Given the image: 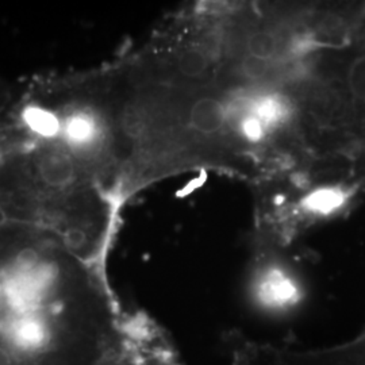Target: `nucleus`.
<instances>
[{"instance_id":"obj_4","label":"nucleus","mask_w":365,"mask_h":365,"mask_svg":"<svg viewBox=\"0 0 365 365\" xmlns=\"http://www.w3.org/2000/svg\"><path fill=\"white\" fill-rule=\"evenodd\" d=\"M351 197L344 187H324L313 191L303 202V207L315 217H327L344 207Z\"/></svg>"},{"instance_id":"obj_3","label":"nucleus","mask_w":365,"mask_h":365,"mask_svg":"<svg viewBox=\"0 0 365 365\" xmlns=\"http://www.w3.org/2000/svg\"><path fill=\"white\" fill-rule=\"evenodd\" d=\"M185 125L200 135H214L227 129L229 115L226 102L214 98H200L190 106Z\"/></svg>"},{"instance_id":"obj_7","label":"nucleus","mask_w":365,"mask_h":365,"mask_svg":"<svg viewBox=\"0 0 365 365\" xmlns=\"http://www.w3.org/2000/svg\"><path fill=\"white\" fill-rule=\"evenodd\" d=\"M0 365H13L10 354L7 353V351H4L3 348H0Z\"/></svg>"},{"instance_id":"obj_2","label":"nucleus","mask_w":365,"mask_h":365,"mask_svg":"<svg viewBox=\"0 0 365 365\" xmlns=\"http://www.w3.org/2000/svg\"><path fill=\"white\" fill-rule=\"evenodd\" d=\"M229 126L249 144H260L283 129L291 118V103L279 92H241L226 101Z\"/></svg>"},{"instance_id":"obj_5","label":"nucleus","mask_w":365,"mask_h":365,"mask_svg":"<svg viewBox=\"0 0 365 365\" xmlns=\"http://www.w3.org/2000/svg\"><path fill=\"white\" fill-rule=\"evenodd\" d=\"M209 69V57L200 49H182L175 56V72L185 78H202Z\"/></svg>"},{"instance_id":"obj_6","label":"nucleus","mask_w":365,"mask_h":365,"mask_svg":"<svg viewBox=\"0 0 365 365\" xmlns=\"http://www.w3.org/2000/svg\"><path fill=\"white\" fill-rule=\"evenodd\" d=\"M247 51H248V57L269 63L279 51L277 38L271 31H265V30L256 31L250 34L248 38Z\"/></svg>"},{"instance_id":"obj_1","label":"nucleus","mask_w":365,"mask_h":365,"mask_svg":"<svg viewBox=\"0 0 365 365\" xmlns=\"http://www.w3.org/2000/svg\"><path fill=\"white\" fill-rule=\"evenodd\" d=\"M247 289L253 309L274 318L294 314L306 299L299 272L272 253H262L253 264Z\"/></svg>"}]
</instances>
